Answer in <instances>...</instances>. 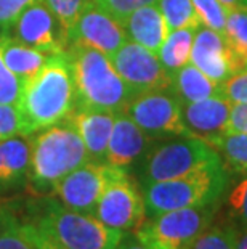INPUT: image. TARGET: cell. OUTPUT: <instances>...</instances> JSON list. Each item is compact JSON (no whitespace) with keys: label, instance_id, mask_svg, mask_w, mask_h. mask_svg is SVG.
Instances as JSON below:
<instances>
[{"label":"cell","instance_id":"5","mask_svg":"<svg viewBox=\"0 0 247 249\" xmlns=\"http://www.w3.org/2000/svg\"><path fill=\"white\" fill-rule=\"evenodd\" d=\"M28 211L29 222L50 233L67 249H117L125 235L104 225L93 214L69 209L53 198L31 201Z\"/></svg>","mask_w":247,"mask_h":249},{"label":"cell","instance_id":"31","mask_svg":"<svg viewBox=\"0 0 247 249\" xmlns=\"http://www.w3.org/2000/svg\"><path fill=\"white\" fill-rule=\"evenodd\" d=\"M23 81L5 65L0 52V105H18Z\"/></svg>","mask_w":247,"mask_h":249},{"label":"cell","instance_id":"9","mask_svg":"<svg viewBox=\"0 0 247 249\" xmlns=\"http://www.w3.org/2000/svg\"><path fill=\"white\" fill-rule=\"evenodd\" d=\"M93 215L104 225L124 233L133 231L145 220L143 193L129 171H120L106 185Z\"/></svg>","mask_w":247,"mask_h":249},{"label":"cell","instance_id":"12","mask_svg":"<svg viewBox=\"0 0 247 249\" xmlns=\"http://www.w3.org/2000/svg\"><path fill=\"white\" fill-rule=\"evenodd\" d=\"M7 34L21 44L47 55H61L67 50L65 31L44 0H39L26 8L7 31Z\"/></svg>","mask_w":247,"mask_h":249},{"label":"cell","instance_id":"15","mask_svg":"<svg viewBox=\"0 0 247 249\" xmlns=\"http://www.w3.org/2000/svg\"><path fill=\"white\" fill-rule=\"evenodd\" d=\"M233 103L222 95L181 103V119L188 134L204 142H214L228 132V121Z\"/></svg>","mask_w":247,"mask_h":249},{"label":"cell","instance_id":"30","mask_svg":"<svg viewBox=\"0 0 247 249\" xmlns=\"http://www.w3.org/2000/svg\"><path fill=\"white\" fill-rule=\"evenodd\" d=\"M194 12L201 19L202 24L209 26L220 34H225L228 10L223 7L220 0H191Z\"/></svg>","mask_w":247,"mask_h":249},{"label":"cell","instance_id":"14","mask_svg":"<svg viewBox=\"0 0 247 249\" xmlns=\"http://www.w3.org/2000/svg\"><path fill=\"white\" fill-rule=\"evenodd\" d=\"M190 63L220 87L236 71L241 70L225 36L202 23L198 26L194 34Z\"/></svg>","mask_w":247,"mask_h":249},{"label":"cell","instance_id":"13","mask_svg":"<svg viewBox=\"0 0 247 249\" xmlns=\"http://www.w3.org/2000/svg\"><path fill=\"white\" fill-rule=\"evenodd\" d=\"M127 42L122 23L113 18L95 2L88 3L79 15L71 34V44H82L92 47L106 55L109 60Z\"/></svg>","mask_w":247,"mask_h":249},{"label":"cell","instance_id":"39","mask_svg":"<svg viewBox=\"0 0 247 249\" xmlns=\"http://www.w3.org/2000/svg\"><path fill=\"white\" fill-rule=\"evenodd\" d=\"M234 249H247V229L244 230L234 229Z\"/></svg>","mask_w":247,"mask_h":249},{"label":"cell","instance_id":"37","mask_svg":"<svg viewBox=\"0 0 247 249\" xmlns=\"http://www.w3.org/2000/svg\"><path fill=\"white\" fill-rule=\"evenodd\" d=\"M228 132L247 134V103H236L231 107Z\"/></svg>","mask_w":247,"mask_h":249},{"label":"cell","instance_id":"19","mask_svg":"<svg viewBox=\"0 0 247 249\" xmlns=\"http://www.w3.org/2000/svg\"><path fill=\"white\" fill-rule=\"evenodd\" d=\"M29 158V135L0 142V193L13 192L28 183Z\"/></svg>","mask_w":247,"mask_h":249},{"label":"cell","instance_id":"8","mask_svg":"<svg viewBox=\"0 0 247 249\" xmlns=\"http://www.w3.org/2000/svg\"><path fill=\"white\" fill-rule=\"evenodd\" d=\"M124 113L154 140L190 135L181 119V103L170 89L135 95Z\"/></svg>","mask_w":247,"mask_h":249},{"label":"cell","instance_id":"7","mask_svg":"<svg viewBox=\"0 0 247 249\" xmlns=\"http://www.w3.org/2000/svg\"><path fill=\"white\" fill-rule=\"evenodd\" d=\"M222 204L193 206L145 217L133 235L151 249H191L199 235L217 219Z\"/></svg>","mask_w":247,"mask_h":249},{"label":"cell","instance_id":"24","mask_svg":"<svg viewBox=\"0 0 247 249\" xmlns=\"http://www.w3.org/2000/svg\"><path fill=\"white\" fill-rule=\"evenodd\" d=\"M225 39L238 60L241 70L247 68V10L236 7L227 15L225 26Z\"/></svg>","mask_w":247,"mask_h":249},{"label":"cell","instance_id":"27","mask_svg":"<svg viewBox=\"0 0 247 249\" xmlns=\"http://www.w3.org/2000/svg\"><path fill=\"white\" fill-rule=\"evenodd\" d=\"M0 249H34L23 231V222L5 206H0Z\"/></svg>","mask_w":247,"mask_h":249},{"label":"cell","instance_id":"25","mask_svg":"<svg viewBox=\"0 0 247 249\" xmlns=\"http://www.w3.org/2000/svg\"><path fill=\"white\" fill-rule=\"evenodd\" d=\"M222 208L225 211L223 219L230 225L238 230L247 229V176L230 185Z\"/></svg>","mask_w":247,"mask_h":249},{"label":"cell","instance_id":"2","mask_svg":"<svg viewBox=\"0 0 247 249\" xmlns=\"http://www.w3.org/2000/svg\"><path fill=\"white\" fill-rule=\"evenodd\" d=\"M28 187L37 195L53 193L60 180L90 161L71 118L29 135Z\"/></svg>","mask_w":247,"mask_h":249},{"label":"cell","instance_id":"17","mask_svg":"<svg viewBox=\"0 0 247 249\" xmlns=\"http://www.w3.org/2000/svg\"><path fill=\"white\" fill-rule=\"evenodd\" d=\"M69 118L87 148L90 161L104 162L115 113L92 108H76Z\"/></svg>","mask_w":247,"mask_h":249},{"label":"cell","instance_id":"28","mask_svg":"<svg viewBox=\"0 0 247 249\" xmlns=\"http://www.w3.org/2000/svg\"><path fill=\"white\" fill-rule=\"evenodd\" d=\"M191 249H234V229L225 219H215L199 235Z\"/></svg>","mask_w":247,"mask_h":249},{"label":"cell","instance_id":"11","mask_svg":"<svg viewBox=\"0 0 247 249\" xmlns=\"http://www.w3.org/2000/svg\"><path fill=\"white\" fill-rule=\"evenodd\" d=\"M111 63L133 95L170 89L172 76L159 61V56L140 44L127 40L111 56Z\"/></svg>","mask_w":247,"mask_h":249},{"label":"cell","instance_id":"35","mask_svg":"<svg viewBox=\"0 0 247 249\" xmlns=\"http://www.w3.org/2000/svg\"><path fill=\"white\" fill-rule=\"evenodd\" d=\"M39 0H0V33H7L26 8Z\"/></svg>","mask_w":247,"mask_h":249},{"label":"cell","instance_id":"26","mask_svg":"<svg viewBox=\"0 0 247 249\" xmlns=\"http://www.w3.org/2000/svg\"><path fill=\"white\" fill-rule=\"evenodd\" d=\"M157 7L169 26V31L201 24L191 0H157Z\"/></svg>","mask_w":247,"mask_h":249},{"label":"cell","instance_id":"33","mask_svg":"<svg viewBox=\"0 0 247 249\" xmlns=\"http://www.w3.org/2000/svg\"><path fill=\"white\" fill-rule=\"evenodd\" d=\"M95 3L101 7L104 12H108L113 18L117 19L119 23H122L135 10L157 3V0H97Z\"/></svg>","mask_w":247,"mask_h":249},{"label":"cell","instance_id":"36","mask_svg":"<svg viewBox=\"0 0 247 249\" xmlns=\"http://www.w3.org/2000/svg\"><path fill=\"white\" fill-rule=\"evenodd\" d=\"M23 231L34 249H67L60 241H56L50 233L42 230L40 227H37L29 220L26 222L23 220Z\"/></svg>","mask_w":247,"mask_h":249},{"label":"cell","instance_id":"4","mask_svg":"<svg viewBox=\"0 0 247 249\" xmlns=\"http://www.w3.org/2000/svg\"><path fill=\"white\" fill-rule=\"evenodd\" d=\"M231 185V174L223 162H215L186 176L148 183L141 188L146 217L167 211L223 203Z\"/></svg>","mask_w":247,"mask_h":249},{"label":"cell","instance_id":"41","mask_svg":"<svg viewBox=\"0 0 247 249\" xmlns=\"http://www.w3.org/2000/svg\"><path fill=\"white\" fill-rule=\"evenodd\" d=\"M92 2H97V0H92Z\"/></svg>","mask_w":247,"mask_h":249},{"label":"cell","instance_id":"21","mask_svg":"<svg viewBox=\"0 0 247 249\" xmlns=\"http://www.w3.org/2000/svg\"><path fill=\"white\" fill-rule=\"evenodd\" d=\"M170 90L180 103H191L199 100L222 95V89L196 66L188 63L172 74Z\"/></svg>","mask_w":247,"mask_h":249},{"label":"cell","instance_id":"6","mask_svg":"<svg viewBox=\"0 0 247 249\" xmlns=\"http://www.w3.org/2000/svg\"><path fill=\"white\" fill-rule=\"evenodd\" d=\"M218 153L198 137L175 135L157 139L151 143L136 166H138V185L162 182L198 171L204 166L220 162Z\"/></svg>","mask_w":247,"mask_h":249},{"label":"cell","instance_id":"10","mask_svg":"<svg viewBox=\"0 0 247 249\" xmlns=\"http://www.w3.org/2000/svg\"><path fill=\"white\" fill-rule=\"evenodd\" d=\"M120 171L124 169L109 166L106 162L87 161L60 180L53 190V195L66 208L79 213L93 214L106 185Z\"/></svg>","mask_w":247,"mask_h":249},{"label":"cell","instance_id":"34","mask_svg":"<svg viewBox=\"0 0 247 249\" xmlns=\"http://www.w3.org/2000/svg\"><path fill=\"white\" fill-rule=\"evenodd\" d=\"M222 97L230 103H247V68L236 71L222 84Z\"/></svg>","mask_w":247,"mask_h":249},{"label":"cell","instance_id":"40","mask_svg":"<svg viewBox=\"0 0 247 249\" xmlns=\"http://www.w3.org/2000/svg\"><path fill=\"white\" fill-rule=\"evenodd\" d=\"M238 7H243V8L247 10V0H239V2H238Z\"/></svg>","mask_w":247,"mask_h":249},{"label":"cell","instance_id":"1","mask_svg":"<svg viewBox=\"0 0 247 249\" xmlns=\"http://www.w3.org/2000/svg\"><path fill=\"white\" fill-rule=\"evenodd\" d=\"M16 107L26 137L69 118L77 108V95L67 53L50 55L40 71L23 81Z\"/></svg>","mask_w":247,"mask_h":249},{"label":"cell","instance_id":"3","mask_svg":"<svg viewBox=\"0 0 247 249\" xmlns=\"http://www.w3.org/2000/svg\"><path fill=\"white\" fill-rule=\"evenodd\" d=\"M66 53L74 74L77 108L124 113L135 95L117 74L111 60L82 44H71Z\"/></svg>","mask_w":247,"mask_h":249},{"label":"cell","instance_id":"38","mask_svg":"<svg viewBox=\"0 0 247 249\" xmlns=\"http://www.w3.org/2000/svg\"><path fill=\"white\" fill-rule=\"evenodd\" d=\"M117 249H151V248L146 246L145 243H141L138 238L132 233V235H124L122 241L119 243Z\"/></svg>","mask_w":247,"mask_h":249},{"label":"cell","instance_id":"32","mask_svg":"<svg viewBox=\"0 0 247 249\" xmlns=\"http://www.w3.org/2000/svg\"><path fill=\"white\" fill-rule=\"evenodd\" d=\"M23 134V119L16 105H0V142Z\"/></svg>","mask_w":247,"mask_h":249},{"label":"cell","instance_id":"16","mask_svg":"<svg viewBox=\"0 0 247 249\" xmlns=\"http://www.w3.org/2000/svg\"><path fill=\"white\" fill-rule=\"evenodd\" d=\"M152 142L154 139L146 135L127 114L117 113L108 142L104 162L129 171L143 160Z\"/></svg>","mask_w":247,"mask_h":249},{"label":"cell","instance_id":"22","mask_svg":"<svg viewBox=\"0 0 247 249\" xmlns=\"http://www.w3.org/2000/svg\"><path fill=\"white\" fill-rule=\"evenodd\" d=\"M196 29L198 26H185V28L169 31L164 44L161 45L157 56L170 76L190 63Z\"/></svg>","mask_w":247,"mask_h":249},{"label":"cell","instance_id":"18","mask_svg":"<svg viewBox=\"0 0 247 249\" xmlns=\"http://www.w3.org/2000/svg\"><path fill=\"white\" fill-rule=\"evenodd\" d=\"M122 28L127 36V40L140 44L156 55L169 34V26L162 17L157 3L146 5V7L132 12L122 21Z\"/></svg>","mask_w":247,"mask_h":249},{"label":"cell","instance_id":"23","mask_svg":"<svg viewBox=\"0 0 247 249\" xmlns=\"http://www.w3.org/2000/svg\"><path fill=\"white\" fill-rule=\"evenodd\" d=\"M209 145L218 153L223 166L228 169L231 176H247V134L227 132Z\"/></svg>","mask_w":247,"mask_h":249},{"label":"cell","instance_id":"20","mask_svg":"<svg viewBox=\"0 0 247 249\" xmlns=\"http://www.w3.org/2000/svg\"><path fill=\"white\" fill-rule=\"evenodd\" d=\"M0 52L8 70L16 74L21 81H26L40 71L50 58L44 52L21 44L7 33H0Z\"/></svg>","mask_w":247,"mask_h":249},{"label":"cell","instance_id":"29","mask_svg":"<svg viewBox=\"0 0 247 249\" xmlns=\"http://www.w3.org/2000/svg\"><path fill=\"white\" fill-rule=\"evenodd\" d=\"M47 3L56 19L60 21L63 31L66 34V40H67V47H69V40H71V34L72 29H74V24L79 18V15L83 12V8L87 7L88 3H92V0H44Z\"/></svg>","mask_w":247,"mask_h":249}]
</instances>
